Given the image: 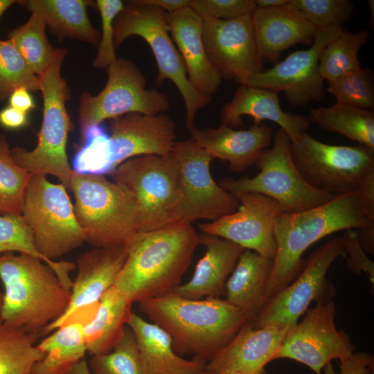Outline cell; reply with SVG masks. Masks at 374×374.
Listing matches in <instances>:
<instances>
[{
	"instance_id": "1",
	"label": "cell",
	"mask_w": 374,
	"mask_h": 374,
	"mask_svg": "<svg viewBox=\"0 0 374 374\" xmlns=\"http://www.w3.org/2000/svg\"><path fill=\"white\" fill-rule=\"evenodd\" d=\"M124 244L127 258L114 287L134 303L173 292L200 240L190 223L175 222L136 231Z\"/></svg>"
},
{
	"instance_id": "2",
	"label": "cell",
	"mask_w": 374,
	"mask_h": 374,
	"mask_svg": "<svg viewBox=\"0 0 374 374\" xmlns=\"http://www.w3.org/2000/svg\"><path fill=\"white\" fill-rule=\"evenodd\" d=\"M152 323L170 337L179 355L209 362L251 319L220 298L190 299L174 292L139 303Z\"/></svg>"
},
{
	"instance_id": "3",
	"label": "cell",
	"mask_w": 374,
	"mask_h": 374,
	"mask_svg": "<svg viewBox=\"0 0 374 374\" xmlns=\"http://www.w3.org/2000/svg\"><path fill=\"white\" fill-rule=\"evenodd\" d=\"M371 224L374 220L366 216L357 191L335 195L328 202L308 210L280 212L274 224L276 253L265 287V301L299 275L306 261L302 256L314 243L337 231Z\"/></svg>"
},
{
	"instance_id": "4",
	"label": "cell",
	"mask_w": 374,
	"mask_h": 374,
	"mask_svg": "<svg viewBox=\"0 0 374 374\" xmlns=\"http://www.w3.org/2000/svg\"><path fill=\"white\" fill-rule=\"evenodd\" d=\"M3 297L0 320L39 337L66 309L71 291L41 259L25 253L0 256Z\"/></svg>"
},
{
	"instance_id": "5",
	"label": "cell",
	"mask_w": 374,
	"mask_h": 374,
	"mask_svg": "<svg viewBox=\"0 0 374 374\" xmlns=\"http://www.w3.org/2000/svg\"><path fill=\"white\" fill-rule=\"evenodd\" d=\"M67 53L66 48H58L51 64L39 76L44 107L35 148L28 150L15 146L10 151L15 163L28 172L53 175L69 188L73 170L66 149L73 124L66 107L70 98L69 88L61 75L62 64Z\"/></svg>"
},
{
	"instance_id": "6",
	"label": "cell",
	"mask_w": 374,
	"mask_h": 374,
	"mask_svg": "<svg viewBox=\"0 0 374 374\" xmlns=\"http://www.w3.org/2000/svg\"><path fill=\"white\" fill-rule=\"evenodd\" d=\"M73 193L74 213L93 247L124 244L137 231L138 210L132 195L104 175L72 171L69 188Z\"/></svg>"
},
{
	"instance_id": "7",
	"label": "cell",
	"mask_w": 374,
	"mask_h": 374,
	"mask_svg": "<svg viewBox=\"0 0 374 374\" xmlns=\"http://www.w3.org/2000/svg\"><path fill=\"white\" fill-rule=\"evenodd\" d=\"M131 36H139L150 46L154 56L158 73L156 82L161 85L170 80L177 87L186 107V125L190 130L196 114L204 108L211 98L197 92L189 82L183 60L171 37L167 12L140 0L127 1L114 22L116 50Z\"/></svg>"
},
{
	"instance_id": "8",
	"label": "cell",
	"mask_w": 374,
	"mask_h": 374,
	"mask_svg": "<svg viewBox=\"0 0 374 374\" xmlns=\"http://www.w3.org/2000/svg\"><path fill=\"white\" fill-rule=\"evenodd\" d=\"M271 148L264 150L253 177H224L218 184L231 194L258 193L275 200L283 213L308 210L332 199L335 195L309 185L299 173L291 155V141L280 128L274 132Z\"/></svg>"
},
{
	"instance_id": "9",
	"label": "cell",
	"mask_w": 374,
	"mask_h": 374,
	"mask_svg": "<svg viewBox=\"0 0 374 374\" xmlns=\"http://www.w3.org/2000/svg\"><path fill=\"white\" fill-rule=\"evenodd\" d=\"M21 215L31 229L39 251L51 260L85 242L73 205L62 184L33 175L24 191Z\"/></svg>"
},
{
	"instance_id": "10",
	"label": "cell",
	"mask_w": 374,
	"mask_h": 374,
	"mask_svg": "<svg viewBox=\"0 0 374 374\" xmlns=\"http://www.w3.org/2000/svg\"><path fill=\"white\" fill-rule=\"evenodd\" d=\"M109 175L135 199L138 210L136 231H153L175 222L181 193L169 154L132 157Z\"/></svg>"
},
{
	"instance_id": "11",
	"label": "cell",
	"mask_w": 374,
	"mask_h": 374,
	"mask_svg": "<svg viewBox=\"0 0 374 374\" xmlns=\"http://www.w3.org/2000/svg\"><path fill=\"white\" fill-rule=\"evenodd\" d=\"M106 71L107 82L97 95L83 91L80 96V132L127 114L156 115L170 108L167 95L154 87L146 89L145 77L132 61L117 57Z\"/></svg>"
},
{
	"instance_id": "12",
	"label": "cell",
	"mask_w": 374,
	"mask_h": 374,
	"mask_svg": "<svg viewBox=\"0 0 374 374\" xmlns=\"http://www.w3.org/2000/svg\"><path fill=\"white\" fill-rule=\"evenodd\" d=\"M290 150L305 181L334 195L357 191L364 177L374 171V149L364 145L326 144L304 132Z\"/></svg>"
},
{
	"instance_id": "13",
	"label": "cell",
	"mask_w": 374,
	"mask_h": 374,
	"mask_svg": "<svg viewBox=\"0 0 374 374\" xmlns=\"http://www.w3.org/2000/svg\"><path fill=\"white\" fill-rule=\"evenodd\" d=\"M168 154L181 193L175 222L214 221L238 208V198L213 180L210 169L212 156L191 139L176 141Z\"/></svg>"
},
{
	"instance_id": "14",
	"label": "cell",
	"mask_w": 374,
	"mask_h": 374,
	"mask_svg": "<svg viewBox=\"0 0 374 374\" xmlns=\"http://www.w3.org/2000/svg\"><path fill=\"white\" fill-rule=\"evenodd\" d=\"M339 257H346L343 236L330 239L318 248L294 281L265 301L251 321L252 327L292 328L312 301L331 299L333 287L326 276Z\"/></svg>"
},
{
	"instance_id": "15",
	"label": "cell",
	"mask_w": 374,
	"mask_h": 374,
	"mask_svg": "<svg viewBox=\"0 0 374 374\" xmlns=\"http://www.w3.org/2000/svg\"><path fill=\"white\" fill-rule=\"evenodd\" d=\"M305 313L303 320L287 333L274 359H292L305 365L314 374H323L328 363L350 356L355 346L350 337L336 328L332 299L318 301Z\"/></svg>"
},
{
	"instance_id": "16",
	"label": "cell",
	"mask_w": 374,
	"mask_h": 374,
	"mask_svg": "<svg viewBox=\"0 0 374 374\" xmlns=\"http://www.w3.org/2000/svg\"><path fill=\"white\" fill-rule=\"evenodd\" d=\"M343 30L339 26L316 28L309 48L294 51L271 68L251 75L245 85L283 91L292 106H305L322 100L325 89L319 71V57L326 45Z\"/></svg>"
},
{
	"instance_id": "17",
	"label": "cell",
	"mask_w": 374,
	"mask_h": 374,
	"mask_svg": "<svg viewBox=\"0 0 374 374\" xmlns=\"http://www.w3.org/2000/svg\"><path fill=\"white\" fill-rule=\"evenodd\" d=\"M202 20L206 53L222 80L245 84L251 75L265 71L251 15L232 19Z\"/></svg>"
},
{
	"instance_id": "18",
	"label": "cell",
	"mask_w": 374,
	"mask_h": 374,
	"mask_svg": "<svg viewBox=\"0 0 374 374\" xmlns=\"http://www.w3.org/2000/svg\"><path fill=\"white\" fill-rule=\"evenodd\" d=\"M234 195L240 204L229 215L199 224L207 234L233 242L244 249L274 259L276 243L274 228L280 213L277 202L267 196L253 193Z\"/></svg>"
},
{
	"instance_id": "19",
	"label": "cell",
	"mask_w": 374,
	"mask_h": 374,
	"mask_svg": "<svg viewBox=\"0 0 374 374\" xmlns=\"http://www.w3.org/2000/svg\"><path fill=\"white\" fill-rule=\"evenodd\" d=\"M126 258L125 244L93 247L81 254L77 260L78 272L70 290L69 305L42 335H47L79 312L97 305L103 294L114 286Z\"/></svg>"
},
{
	"instance_id": "20",
	"label": "cell",
	"mask_w": 374,
	"mask_h": 374,
	"mask_svg": "<svg viewBox=\"0 0 374 374\" xmlns=\"http://www.w3.org/2000/svg\"><path fill=\"white\" fill-rule=\"evenodd\" d=\"M109 145L113 170L132 157L166 156L175 141V123L165 113H130L109 120Z\"/></svg>"
},
{
	"instance_id": "21",
	"label": "cell",
	"mask_w": 374,
	"mask_h": 374,
	"mask_svg": "<svg viewBox=\"0 0 374 374\" xmlns=\"http://www.w3.org/2000/svg\"><path fill=\"white\" fill-rule=\"evenodd\" d=\"M290 328L271 326L254 328L249 321L206 363V371L210 374L222 371L265 374V366L274 360Z\"/></svg>"
},
{
	"instance_id": "22",
	"label": "cell",
	"mask_w": 374,
	"mask_h": 374,
	"mask_svg": "<svg viewBox=\"0 0 374 374\" xmlns=\"http://www.w3.org/2000/svg\"><path fill=\"white\" fill-rule=\"evenodd\" d=\"M190 138L213 159L226 161L232 172H243L256 164L261 152L272 144L274 131L262 123L247 130H236L224 124L216 128L193 126Z\"/></svg>"
},
{
	"instance_id": "23",
	"label": "cell",
	"mask_w": 374,
	"mask_h": 374,
	"mask_svg": "<svg viewBox=\"0 0 374 374\" xmlns=\"http://www.w3.org/2000/svg\"><path fill=\"white\" fill-rule=\"evenodd\" d=\"M262 60L276 62L281 53L296 44L310 45L315 27L290 3L275 8H257L251 15Z\"/></svg>"
},
{
	"instance_id": "24",
	"label": "cell",
	"mask_w": 374,
	"mask_h": 374,
	"mask_svg": "<svg viewBox=\"0 0 374 374\" xmlns=\"http://www.w3.org/2000/svg\"><path fill=\"white\" fill-rule=\"evenodd\" d=\"M278 94L270 89L240 84L233 98L221 109L222 124L236 129L242 125L243 116H251L255 125L270 121L286 133L292 145L296 144L311 122L307 116L284 112Z\"/></svg>"
},
{
	"instance_id": "25",
	"label": "cell",
	"mask_w": 374,
	"mask_h": 374,
	"mask_svg": "<svg viewBox=\"0 0 374 374\" xmlns=\"http://www.w3.org/2000/svg\"><path fill=\"white\" fill-rule=\"evenodd\" d=\"M171 37L183 60L188 80L203 96L211 98L222 79L207 57L202 37V19L190 8L167 13Z\"/></svg>"
},
{
	"instance_id": "26",
	"label": "cell",
	"mask_w": 374,
	"mask_h": 374,
	"mask_svg": "<svg viewBox=\"0 0 374 374\" xmlns=\"http://www.w3.org/2000/svg\"><path fill=\"white\" fill-rule=\"evenodd\" d=\"M206 252L197 262L191 278L173 292L186 299L220 298L225 292L229 275L245 250L229 240L205 233H199Z\"/></svg>"
},
{
	"instance_id": "27",
	"label": "cell",
	"mask_w": 374,
	"mask_h": 374,
	"mask_svg": "<svg viewBox=\"0 0 374 374\" xmlns=\"http://www.w3.org/2000/svg\"><path fill=\"white\" fill-rule=\"evenodd\" d=\"M127 326L132 331L146 374H204L206 362L186 359L174 350L169 335L132 312Z\"/></svg>"
},
{
	"instance_id": "28",
	"label": "cell",
	"mask_w": 374,
	"mask_h": 374,
	"mask_svg": "<svg viewBox=\"0 0 374 374\" xmlns=\"http://www.w3.org/2000/svg\"><path fill=\"white\" fill-rule=\"evenodd\" d=\"M97 306L79 312L37 344L44 357L33 365L30 374H66L84 359V325L94 315Z\"/></svg>"
},
{
	"instance_id": "29",
	"label": "cell",
	"mask_w": 374,
	"mask_h": 374,
	"mask_svg": "<svg viewBox=\"0 0 374 374\" xmlns=\"http://www.w3.org/2000/svg\"><path fill=\"white\" fill-rule=\"evenodd\" d=\"M274 259L245 249L225 286L226 301L248 314L251 321L265 304V292Z\"/></svg>"
},
{
	"instance_id": "30",
	"label": "cell",
	"mask_w": 374,
	"mask_h": 374,
	"mask_svg": "<svg viewBox=\"0 0 374 374\" xmlns=\"http://www.w3.org/2000/svg\"><path fill=\"white\" fill-rule=\"evenodd\" d=\"M27 10L40 17L59 38L80 40L98 45L100 33L91 24L87 8L96 2L87 0L20 1Z\"/></svg>"
},
{
	"instance_id": "31",
	"label": "cell",
	"mask_w": 374,
	"mask_h": 374,
	"mask_svg": "<svg viewBox=\"0 0 374 374\" xmlns=\"http://www.w3.org/2000/svg\"><path fill=\"white\" fill-rule=\"evenodd\" d=\"M132 304L114 287L103 294L94 315L84 325L89 355H103L112 349L127 325Z\"/></svg>"
},
{
	"instance_id": "32",
	"label": "cell",
	"mask_w": 374,
	"mask_h": 374,
	"mask_svg": "<svg viewBox=\"0 0 374 374\" xmlns=\"http://www.w3.org/2000/svg\"><path fill=\"white\" fill-rule=\"evenodd\" d=\"M311 123L374 149V112L335 103L310 110Z\"/></svg>"
},
{
	"instance_id": "33",
	"label": "cell",
	"mask_w": 374,
	"mask_h": 374,
	"mask_svg": "<svg viewBox=\"0 0 374 374\" xmlns=\"http://www.w3.org/2000/svg\"><path fill=\"white\" fill-rule=\"evenodd\" d=\"M25 253L41 259L50 266L62 285L71 290L70 273L75 265L66 260H51L38 250L33 233L21 214L0 215V256L6 253Z\"/></svg>"
},
{
	"instance_id": "34",
	"label": "cell",
	"mask_w": 374,
	"mask_h": 374,
	"mask_svg": "<svg viewBox=\"0 0 374 374\" xmlns=\"http://www.w3.org/2000/svg\"><path fill=\"white\" fill-rule=\"evenodd\" d=\"M37 339L0 320V374H30L33 365L44 357Z\"/></svg>"
},
{
	"instance_id": "35",
	"label": "cell",
	"mask_w": 374,
	"mask_h": 374,
	"mask_svg": "<svg viewBox=\"0 0 374 374\" xmlns=\"http://www.w3.org/2000/svg\"><path fill=\"white\" fill-rule=\"evenodd\" d=\"M46 24L31 14L23 25L12 30L8 39L17 49L30 69L41 75L54 60L58 48H53L46 35Z\"/></svg>"
},
{
	"instance_id": "36",
	"label": "cell",
	"mask_w": 374,
	"mask_h": 374,
	"mask_svg": "<svg viewBox=\"0 0 374 374\" xmlns=\"http://www.w3.org/2000/svg\"><path fill=\"white\" fill-rule=\"evenodd\" d=\"M370 32L355 33L343 30L323 50L319 62V71L323 80H332L361 67L358 53L367 43Z\"/></svg>"
},
{
	"instance_id": "37",
	"label": "cell",
	"mask_w": 374,
	"mask_h": 374,
	"mask_svg": "<svg viewBox=\"0 0 374 374\" xmlns=\"http://www.w3.org/2000/svg\"><path fill=\"white\" fill-rule=\"evenodd\" d=\"M73 170L79 174L105 175L113 171L109 134L100 125L81 132V145L72 161Z\"/></svg>"
},
{
	"instance_id": "38",
	"label": "cell",
	"mask_w": 374,
	"mask_h": 374,
	"mask_svg": "<svg viewBox=\"0 0 374 374\" xmlns=\"http://www.w3.org/2000/svg\"><path fill=\"white\" fill-rule=\"evenodd\" d=\"M88 366L91 374H146L135 337L127 325L112 349L91 356Z\"/></svg>"
},
{
	"instance_id": "39",
	"label": "cell",
	"mask_w": 374,
	"mask_h": 374,
	"mask_svg": "<svg viewBox=\"0 0 374 374\" xmlns=\"http://www.w3.org/2000/svg\"><path fill=\"white\" fill-rule=\"evenodd\" d=\"M5 135L0 134V215L21 214L26 187L33 175L17 166Z\"/></svg>"
},
{
	"instance_id": "40",
	"label": "cell",
	"mask_w": 374,
	"mask_h": 374,
	"mask_svg": "<svg viewBox=\"0 0 374 374\" xmlns=\"http://www.w3.org/2000/svg\"><path fill=\"white\" fill-rule=\"evenodd\" d=\"M327 82L326 91L335 96L336 103L355 108L373 111V70L359 67Z\"/></svg>"
},
{
	"instance_id": "41",
	"label": "cell",
	"mask_w": 374,
	"mask_h": 374,
	"mask_svg": "<svg viewBox=\"0 0 374 374\" xmlns=\"http://www.w3.org/2000/svg\"><path fill=\"white\" fill-rule=\"evenodd\" d=\"M19 87L40 91L39 78L30 69L9 39L0 40V101Z\"/></svg>"
},
{
	"instance_id": "42",
	"label": "cell",
	"mask_w": 374,
	"mask_h": 374,
	"mask_svg": "<svg viewBox=\"0 0 374 374\" xmlns=\"http://www.w3.org/2000/svg\"><path fill=\"white\" fill-rule=\"evenodd\" d=\"M315 28L342 25L351 20L355 4L349 0H290Z\"/></svg>"
},
{
	"instance_id": "43",
	"label": "cell",
	"mask_w": 374,
	"mask_h": 374,
	"mask_svg": "<svg viewBox=\"0 0 374 374\" xmlns=\"http://www.w3.org/2000/svg\"><path fill=\"white\" fill-rule=\"evenodd\" d=\"M96 8L101 19L102 32L93 66L107 69L117 58L114 43V22L125 3L121 0H97Z\"/></svg>"
},
{
	"instance_id": "44",
	"label": "cell",
	"mask_w": 374,
	"mask_h": 374,
	"mask_svg": "<svg viewBox=\"0 0 374 374\" xmlns=\"http://www.w3.org/2000/svg\"><path fill=\"white\" fill-rule=\"evenodd\" d=\"M190 8L202 19H232L251 15L253 0H193Z\"/></svg>"
},
{
	"instance_id": "45",
	"label": "cell",
	"mask_w": 374,
	"mask_h": 374,
	"mask_svg": "<svg viewBox=\"0 0 374 374\" xmlns=\"http://www.w3.org/2000/svg\"><path fill=\"white\" fill-rule=\"evenodd\" d=\"M342 236L346 253V265L348 269L355 274L366 272L371 283L373 284L374 264L359 244L356 231L354 229L346 230Z\"/></svg>"
},
{
	"instance_id": "46",
	"label": "cell",
	"mask_w": 374,
	"mask_h": 374,
	"mask_svg": "<svg viewBox=\"0 0 374 374\" xmlns=\"http://www.w3.org/2000/svg\"><path fill=\"white\" fill-rule=\"evenodd\" d=\"M340 374H374V358L366 352L353 353L339 360Z\"/></svg>"
},
{
	"instance_id": "47",
	"label": "cell",
	"mask_w": 374,
	"mask_h": 374,
	"mask_svg": "<svg viewBox=\"0 0 374 374\" xmlns=\"http://www.w3.org/2000/svg\"><path fill=\"white\" fill-rule=\"evenodd\" d=\"M357 192L366 216L374 220V171L364 177Z\"/></svg>"
},
{
	"instance_id": "48",
	"label": "cell",
	"mask_w": 374,
	"mask_h": 374,
	"mask_svg": "<svg viewBox=\"0 0 374 374\" xmlns=\"http://www.w3.org/2000/svg\"><path fill=\"white\" fill-rule=\"evenodd\" d=\"M28 123L26 112L8 106L0 111V125L9 130H18Z\"/></svg>"
},
{
	"instance_id": "49",
	"label": "cell",
	"mask_w": 374,
	"mask_h": 374,
	"mask_svg": "<svg viewBox=\"0 0 374 374\" xmlns=\"http://www.w3.org/2000/svg\"><path fill=\"white\" fill-rule=\"evenodd\" d=\"M29 91L24 87L15 89L9 96V105L26 113L34 109L35 104Z\"/></svg>"
},
{
	"instance_id": "50",
	"label": "cell",
	"mask_w": 374,
	"mask_h": 374,
	"mask_svg": "<svg viewBox=\"0 0 374 374\" xmlns=\"http://www.w3.org/2000/svg\"><path fill=\"white\" fill-rule=\"evenodd\" d=\"M142 3L156 6L166 11L172 13L178 10L190 8L193 0H140Z\"/></svg>"
},
{
	"instance_id": "51",
	"label": "cell",
	"mask_w": 374,
	"mask_h": 374,
	"mask_svg": "<svg viewBox=\"0 0 374 374\" xmlns=\"http://www.w3.org/2000/svg\"><path fill=\"white\" fill-rule=\"evenodd\" d=\"M357 238L362 249L373 253L374 224L356 229Z\"/></svg>"
},
{
	"instance_id": "52",
	"label": "cell",
	"mask_w": 374,
	"mask_h": 374,
	"mask_svg": "<svg viewBox=\"0 0 374 374\" xmlns=\"http://www.w3.org/2000/svg\"><path fill=\"white\" fill-rule=\"evenodd\" d=\"M257 8H269L287 4L289 0H253Z\"/></svg>"
},
{
	"instance_id": "53",
	"label": "cell",
	"mask_w": 374,
	"mask_h": 374,
	"mask_svg": "<svg viewBox=\"0 0 374 374\" xmlns=\"http://www.w3.org/2000/svg\"><path fill=\"white\" fill-rule=\"evenodd\" d=\"M66 374H91L85 358L76 364Z\"/></svg>"
},
{
	"instance_id": "54",
	"label": "cell",
	"mask_w": 374,
	"mask_h": 374,
	"mask_svg": "<svg viewBox=\"0 0 374 374\" xmlns=\"http://www.w3.org/2000/svg\"><path fill=\"white\" fill-rule=\"evenodd\" d=\"M18 1L15 0H0V17L6 10Z\"/></svg>"
},
{
	"instance_id": "55",
	"label": "cell",
	"mask_w": 374,
	"mask_h": 374,
	"mask_svg": "<svg viewBox=\"0 0 374 374\" xmlns=\"http://www.w3.org/2000/svg\"><path fill=\"white\" fill-rule=\"evenodd\" d=\"M323 374H337L332 362L328 363L323 370Z\"/></svg>"
},
{
	"instance_id": "56",
	"label": "cell",
	"mask_w": 374,
	"mask_h": 374,
	"mask_svg": "<svg viewBox=\"0 0 374 374\" xmlns=\"http://www.w3.org/2000/svg\"><path fill=\"white\" fill-rule=\"evenodd\" d=\"M217 374H257V373H244V372H239V371H222Z\"/></svg>"
},
{
	"instance_id": "57",
	"label": "cell",
	"mask_w": 374,
	"mask_h": 374,
	"mask_svg": "<svg viewBox=\"0 0 374 374\" xmlns=\"http://www.w3.org/2000/svg\"><path fill=\"white\" fill-rule=\"evenodd\" d=\"M2 297H3V292L0 290V308H1V302H2Z\"/></svg>"
},
{
	"instance_id": "58",
	"label": "cell",
	"mask_w": 374,
	"mask_h": 374,
	"mask_svg": "<svg viewBox=\"0 0 374 374\" xmlns=\"http://www.w3.org/2000/svg\"><path fill=\"white\" fill-rule=\"evenodd\" d=\"M204 374H210V373H208L206 371V372L204 373Z\"/></svg>"
}]
</instances>
